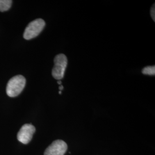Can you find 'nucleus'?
<instances>
[{
	"instance_id": "nucleus-10",
	"label": "nucleus",
	"mask_w": 155,
	"mask_h": 155,
	"mask_svg": "<svg viewBox=\"0 0 155 155\" xmlns=\"http://www.w3.org/2000/svg\"><path fill=\"white\" fill-rule=\"evenodd\" d=\"M58 84H60V85H61V81H58Z\"/></svg>"
},
{
	"instance_id": "nucleus-6",
	"label": "nucleus",
	"mask_w": 155,
	"mask_h": 155,
	"mask_svg": "<svg viewBox=\"0 0 155 155\" xmlns=\"http://www.w3.org/2000/svg\"><path fill=\"white\" fill-rule=\"evenodd\" d=\"M12 4L11 0H0V12L8 11L11 7Z\"/></svg>"
},
{
	"instance_id": "nucleus-1",
	"label": "nucleus",
	"mask_w": 155,
	"mask_h": 155,
	"mask_svg": "<svg viewBox=\"0 0 155 155\" xmlns=\"http://www.w3.org/2000/svg\"><path fill=\"white\" fill-rule=\"evenodd\" d=\"M26 83V79L18 75L12 78L6 86V94L10 97H15L22 92Z\"/></svg>"
},
{
	"instance_id": "nucleus-5",
	"label": "nucleus",
	"mask_w": 155,
	"mask_h": 155,
	"mask_svg": "<svg viewBox=\"0 0 155 155\" xmlns=\"http://www.w3.org/2000/svg\"><path fill=\"white\" fill-rule=\"evenodd\" d=\"M67 150V144L63 140L54 141L45 150V155H64Z\"/></svg>"
},
{
	"instance_id": "nucleus-11",
	"label": "nucleus",
	"mask_w": 155,
	"mask_h": 155,
	"mask_svg": "<svg viewBox=\"0 0 155 155\" xmlns=\"http://www.w3.org/2000/svg\"><path fill=\"white\" fill-rule=\"evenodd\" d=\"M59 94H61V91H59Z\"/></svg>"
},
{
	"instance_id": "nucleus-7",
	"label": "nucleus",
	"mask_w": 155,
	"mask_h": 155,
	"mask_svg": "<svg viewBox=\"0 0 155 155\" xmlns=\"http://www.w3.org/2000/svg\"><path fill=\"white\" fill-rule=\"evenodd\" d=\"M143 74L148 75H155V66H147L144 68L142 70Z\"/></svg>"
},
{
	"instance_id": "nucleus-8",
	"label": "nucleus",
	"mask_w": 155,
	"mask_h": 155,
	"mask_svg": "<svg viewBox=\"0 0 155 155\" xmlns=\"http://www.w3.org/2000/svg\"><path fill=\"white\" fill-rule=\"evenodd\" d=\"M155 5L152 7L151 8V11H150V15H151V17L152 18V19L153 20V21H155Z\"/></svg>"
},
{
	"instance_id": "nucleus-4",
	"label": "nucleus",
	"mask_w": 155,
	"mask_h": 155,
	"mask_svg": "<svg viewBox=\"0 0 155 155\" xmlns=\"http://www.w3.org/2000/svg\"><path fill=\"white\" fill-rule=\"evenodd\" d=\"M35 130L36 129L32 125L29 124L24 125L17 134L18 140L22 144H28L32 139Z\"/></svg>"
},
{
	"instance_id": "nucleus-2",
	"label": "nucleus",
	"mask_w": 155,
	"mask_h": 155,
	"mask_svg": "<svg viewBox=\"0 0 155 155\" xmlns=\"http://www.w3.org/2000/svg\"><path fill=\"white\" fill-rule=\"evenodd\" d=\"M45 22L43 19L38 18L30 22L25 28L23 37L26 40H31L37 37L45 28Z\"/></svg>"
},
{
	"instance_id": "nucleus-3",
	"label": "nucleus",
	"mask_w": 155,
	"mask_h": 155,
	"mask_svg": "<svg viewBox=\"0 0 155 155\" xmlns=\"http://www.w3.org/2000/svg\"><path fill=\"white\" fill-rule=\"evenodd\" d=\"M67 65L66 56L63 54L56 55L54 59V66L52 70V75L56 79L60 81L64 77Z\"/></svg>"
},
{
	"instance_id": "nucleus-9",
	"label": "nucleus",
	"mask_w": 155,
	"mask_h": 155,
	"mask_svg": "<svg viewBox=\"0 0 155 155\" xmlns=\"http://www.w3.org/2000/svg\"><path fill=\"white\" fill-rule=\"evenodd\" d=\"M59 90H60V91H61V90H63V86L62 85H60V86H59Z\"/></svg>"
}]
</instances>
